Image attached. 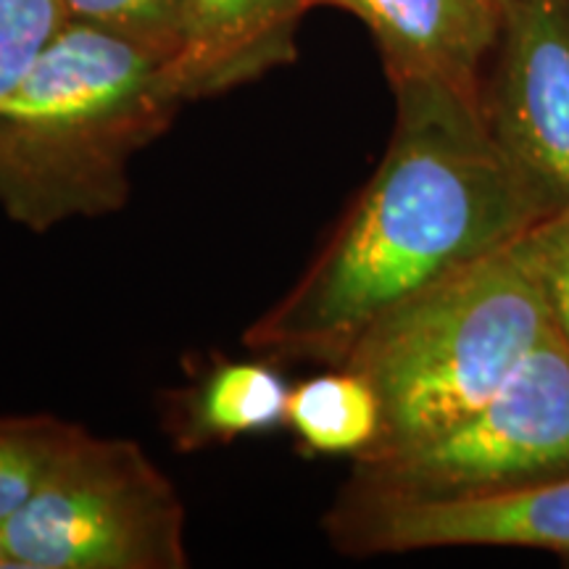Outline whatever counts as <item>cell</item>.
Instances as JSON below:
<instances>
[{"label":"cell","mask_w":569,"mask_h":569,"mask_svg":"<svg viewBox=\"0 0 569 569\" xmlns=\"http://www.w3.org/2000/svg\"><path fill=\"white\" fill-rule=\"evenodd\" d=\"M365 21L380 48L390 82L425 77L482 96L493 56L498 0H309Z\"/></svg>","instance_id":"8"},{"label":"cell","mask_w":569,"mask_h":569,"mask_svg":"<svg viewBox=\"0 0 569 569\" xmlns=\"http://www.w3.org/2000/svg\"><path fill=\"white\" fill-rule=\"evenodd\" d=\"M82 436V427L48 417L0 422V525L24 507Z\"/></svg>","instance_id":"12"},{"label":"cell","mask_w":569,"mask_h":569,"mask_svg":"<svg viewBox=\"0 0 569 569\" xmlns=\"http://www.w3.org/2000/svg\"><path fill=\"white\" fill-rule=\"evenodd\" d=\"M549 330V306L517 240L386 311L340 361L372 382L382 409L380 436L359 459L443 436L478 411Z\"/></svg>","instance_id":"3"},{"label":"cell","mask_w":569,"mask_h":569,"mask_svg":"<svg viewBox=\"0 0 569 569\" xmlns=\"http://www.w3.org/2000/svg\"><path fill=\"white\" fill-rule=\"evenodd\" d=\"M67 21L63 0H0V98L24 80Z\"/></svg>","instance_id":"13"},{"label":"cell","mask_w":569,"mask_h":569,"mask_svg":"<svg viewBox=\"0 0 569 569\" xmlns=\"http://www.w3.org/2000/svg\"><path fill=\"white\" fill-rule=\"evenodd\" d=\"M69 19L130 34L172 59L180 0H63Z\"/></svg>","instance_id":"15"},{"label":"cell","mask_w":569,"mask_h":569,"mask_svg":"<svg viewBox=\"0 0 569 569\" xmlns=\"http://www.w3.org/2000/svg\"><path fill=\"white\" fill-rule=\"evenodd\" d=\"M330 532L348 553L427 549H538L569 557V475L525 490L440 501L340 498Z\"/></svg>","instance_id":"7"},{"label":"cell","mask_w":569,"mask_h":569,"mask_svg":"<svg viewBox=\"0 0 569 569\" xmlns=\"http://www.w3.org/2000/svg\"><path fill=\"white\" fill-rule=\"evenodd\" d=\"M309 0H180L169 71L182 101L209 98L296 59Z\"/></svg>","instance_id":"9"},{"label":"cell","mask_w":569,"mask_h":569,"mask_svg":"<svg viewBox=\"0 0 569 569\" xmlns=\"http://www.w3.org/2000/svg\"><path fill=\"white\" fill-rule=\"evenodd\" d=\"M482 113L546 217L569 209V0H503Z\"/></svg>","instance_id":"6"},{"label":"cell","mask_w":569,"mask_h":569,"mask_svg":"<svg viewBox=\"0 0 569 569\" xmlns=\"http://www.w3.org/2000/svg\"><path fill=\"white\" fill-rule=\"evenodd\" d=\"M569 475V346L546 332L478 411L443 436L356 459L346 498L440 501L525 490Z\"/></svg>","instance_id":"4"},{"label":"cell","mask_w":569,"mask_h":569,"mask_svg":"<svg viewBox=\"0 0 569 569\" xmlns=\"http://www.w3.org/2000/svg\"><path fill=\"white\" fill-rule=\"evenodd\" d=\"M13 569H180L184 511L132 440L84 432L0 525Z\"/></svg>","instance_id":"5"},{"label":"cell","mask_w":569,"mask_h":569,"mask_svg":"<svg viewBox=\"0 0 569 569\" xmlns=\"http://www.w3.org/2000/svg\"><path fill=\"white\" fill-rule=\"evenodd\" d=\"M498 3H501V6H503V0H498Z\"/></svg>","instance_id":"17"},{"label":"cell","mask_w":569,"mask_h":569,"mask_svg":"<svg viewBox=\"0 0 569 569\" xmlns=\"http://www.w3.org/2000/svg\"><path fill=\"white\" fill-rule=\"evenodd\" d=\"M338 369L290 388L288 425L306 451L359 459L380 436V398L365 375Z\"/></svg>","instance_id":"10"},{"label":"cell","mask_w":569,"mask_h":569,"mask_svg":"<svg viewBox=\"0 0 569 569\" xmlns=\"http://www.w3.org/2000/svg\"><path fill=\"white\" fill-rule=\"evenodd\" d=\"M0 567H11L9 553H6V546H3V538H0Z\"/></svg>","instance_id":"16"},{"label":"cell","mask_w":569,"mask_h":569,"mask_svg":"<svg viewBox=\"0 0 569 569\" xmlns=\"http://www.w3.org/2000/svg\"><path fill=\"white\" fill-rule=\"evenodd\" d=\"M517 248L538 280L553 330L569 346V209L532 224L517 240Z\"/></svg>","instance_id":"14"},{"label":"cell","mask_w":569,"mask_h":569,"mask_svg":"<svg viewBox=\"0 0 569 569\" xmlns=\"http://www.w3.org/2000/svg\"><path fill=\"white\" fill-rule=\"evenodd\" d=\"M390 84L388 151L315 264L251 327L259 351L340 367L375 319L546 217L490 134L482 96L425 77Z\"/></svg>","instance_id":"1"},{"label":"cell","mask_w":569,"mask_h":569,"mask_svg":"<svg viewBox=\"0 0 569 569\" xmlns=\"http://www.w3.org/2000/svg\"><path fill=\"white\" fill-rule=\"evenodd\" d=\"M290 388L264 361H227L206 377L190 407V436L232 440L288 422Z\"/></svg>","instance_id":"11"},{"label":"cell","mask_w":569,"mask_h":569,"mask_svg":"<svg viewBox=\"0 0 569 569\" xmlns=\"http://www.w3.org/2000/svg\"><path fill=\"white\" fill-rule=\"evenodd\" d=\"M182 103L167 53L69 19L0 98V203L32 230L117 211L132 156Z\"/></svg>","instance_id":"2"}]
</instances>
